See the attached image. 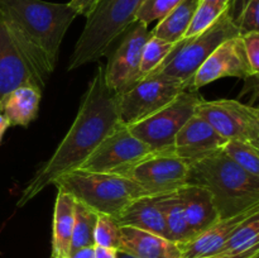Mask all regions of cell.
<instances>
[{
    "label": "cell",
    "mask_w": 259,
    "mask_h": 258,
    "mask_svg": "<svg viewBox=\"0 0 259 258\" xmlns=\"http://www.w3.org/2000/svg\"><path fill=\"white\" fill-rule=\"evenodd\" d=\"M120 225L116 220L110 215L98 212V220L94 229V245L118 250L120 248Z\"/></svg>",
    "instance_id": "cell-29"
},
{
    "label": "cell",
    "mask_w": 259,
    "mask_h": 258,
    "mask_svg": "<svg viewBox=\"0 0 259 258\" xmlns=\"http://www.w3.org/2000/svg\"><path fill=\"white\" fill-rule=\"evenodd\" d=\"M158 206L163 215L169 240L175 242L176 244H184L195 237L194 232L187 224L181 201H180L176 191L166 195H159Z\"/></svg>",
    "instance_id": "cell-24"
},
{
    "label": "cell",
    "mask_w": 259,
    "mask_h": 258,
    "mask_svg": "<svg viewBox=\"0 0 259 258\" xmlns=\"http://www.w3.org/2000/svg\"><path fill=\"white\" fill-rule=\"evenodd\" d=\"M201 100L199 90L186 89L163 108L126 126L153 152H167L171 149L180 129L195 115L196 106Z\"/></svg>",
    "instance_id": "cell-7"
},
{
    "label": "cell",
    "mask_w": 259,
    "mask_h": 258,
    "mask_svg": "<svg viewBox=\"0 0 259 258\" xmlns=\"http://www.w3.org/2000/svg\"><path fill=\"white\" fill-rule=\"evenodd\" d=\"M76 201L99 214L116 218L133 200L146 196V192L132 180L116 174H104L76 168L57 177L55 184Z\"/></svg>",
    "instance_id": "cell-5"
},
{
    "label": "cell",
    "mask_w": 259,
    "mask_h": 258,
    "mask_svg": "<svg viewBox=\"0 0 259 258\" xmlns=\"http://www.w3.org/2000/svg\"><path fill=\"white\" fill-rule=\"evenodd\" d=\"M120 248L137 258H182L180 247L167 238L132 227H120Z\"/></svg>",
    "instance_id": "cell-18"
},
{
    "label": "cell",
    "mask_w": 259,
    "mask_h": 258,
    "mask_svg": "<svg viewBox=\"0 0 259 258\" xmlns=\"http://www.w3.org/2000/svg\"><path fill=\"white\" fill-rule=\"evenodd\" d=\"M114 219L120 227L137 228L169 239L163 215L158 206V196L146 195L133 200Z\"/></svg>",
    "instance_id": "cell-19"
},
{
    "label": "cell",
    "mask_w": 259,
    "mask_h": 258,
    "mask_svg": "<svg viewBox=\"0 0 259 258\" xmlns=\"http://www.w3.org/2000/svg\"><path fill=\"white\" fill-rule=\"evenodd\" d=\"M237 35H240L239 30L233 23L227 7L217 22L205 32L177 42L166 60L149 75L162 73L172 76L185 81L190 88L192 77L206 58L223 42Z\"/></svg>",
    "instance_id": "cell-6"
},
{
    "label": "cell",
    "mask_w": 259,
    "mask_h": 258,
    "mask_svg": "<svg viewBox=\"0 0 259 258\" xmlns=\"http://www.w3.org/2000/svg\"><path fill=\"white\" fill-rule=\"evenodd\" d=\"M95 258H116V249L95 245Z\"/></svg>",
    "instance_id": "cell-35"
},
{
    "label": "cell",
    "mask_w": 259,
    "mask_h": 258,
    "mask_svg": "<svg viewBox=\"0 0 259 258\" xmlns=\"http://www.w3.org/2000/svg\"><path fill=\"white\" fill-rule=\"evenodd\" d=\"M68 258H95V245L80 248L76 252L71 253Z\"/></svg>",
    "instance_id": "cell-34"
},
{
    "label": "cell",
    "mask_w": 259,
    "mask_h": 258,
    "mask_svg": "<svg viewBox=\"0 0 259 258\" xmlns=\"http://www.w3.org/2000/svg\"><path fill=\"white\" fill-rule=\"evenodd\" d=\"M116 258H137V257H134V255H132V254H129V253L124 252V250L118 249V250H116Z\"/></svg>",
    "instance_id": "cell-38"
},
{
    "label": "cell",
    "mask_w": 259,
    "mask_h": 258,
    "mask_svg": "<svg viewBox=\"0 0 259 258\" xmlns=\"http://www.w3.org/2000/svg\"><path fill=\"white\" fill-rule=\"evenodd\" d=\"M225 9L224 8L217 7V5L209 4V3H205L202 0H200L199 7L195 10L194 17H192L189 28H187L186 33H185L184 39L195 37V35L205 32L207 28H210L217 22L218 18L223 14V12Z\"/></svg>",
    "instance_id": "cell-30"
},
{
    "label": "cell",
    "mask_w": 259,
    "mask_h": 258,
    "mask_svg": "<svg viewBox=\"0 0 259 258\" xmlns=\"http://www.w3.org/2000/svg\"><path fill=\"white\" fill-rule=\"evenodd\" d=\"M116 175L132 180L147 195L159 196L186 185L189 163L171 152H151Z\"/></svg>",
    "instance_id": "cell-9"
},
{
    "label": "cell",
    "mask_w": 259,
    "mask_h": 258,
    "mask_svg": "<svg viewBox=\"0 0 259 258\" xmlns=\"http://www.w3.org/2000/svg\"><path fill=\"white\" fill-rule=\"evenodd\" d=\"M195 114L206 120L224 139H239L259 147V109L239 100H204Z\"/></svg>",
    "instance_id": "cell-10"
},
{
    "label": "cell",
    "mask_w": 259,
    "mask_h": 258,
    "mask_svg": "<svg viewBox=\"0 0 259 258\" xmlns=\"http://www.w3.org/2000/svg\"><path fill=\"white\" fill-rule=\"evenodd\" d=\"M190 89L185 81L162 73L146 76L124 93L118 94L119 121L132 125L147 118Z\"/></svg>",
    "instance_id": "cell-8"
},
{
    "label": "cell",
    "mask_w": 259,
    "mask_h": 258,
    "mask_svg": "<svg viewBox=\"0 0 259 258\" xmlns=\"http://www.w3.org/2000/svg\"><path fill=\"white\" fill-rule=\"evenodd\" d=\"M144 0H99L88 17L85 28L76 42L67 70L95 62L108 53L114 42L136 22Z\"/></svg>",
    "instance_id": "cell-4"
},
{
    "label": "cell",
    "mask_w": 259,
    "mask_h": 258,
    "mask_svg": "<svg viewBox=\"0 0 259 258\" xmlns=\"http://www.w3.org/2000/svg\"><path fill=\"white\" fill-rule=\"evenodd\" d=\"M223 77L255 78L245 56L242 35H237L223 42L192 77L190 89L199 90L202 86Z\"/></svg>",
    "instance_id": "cell-13"
},
{
    "label": "cell",
    "mask_w": 259,
    "mask_h": 258,
    "mask_svg": "<svg viewBox=\"0 0 259 258\" xmlns=\"http://www.w3.org/2000/svg\"><path fill=\"white\" fill-rule=\"evenodd\" d=\"M118 123V94L106 85L104 67L100 66L89 83L67 134L23 190L17 206H24L46 187L55 184L61 175L78 168Z\"/></svg>",
    "instance_id": "cell-1"
},
{
    "label": "cell",
    "mask_w": 259,
    "mask_h": 258,
    "mask_svg": "<svg viewBox=\"0 0 259 258\" xmlns=\"http://www.w3.org/2000/svg\"><path fill=\"white\" fill-rule=\"evenodd\" d=\"M202 2L205 3H209V4H212V5H217V7H220V8H227L228 7V3H229V0H202Z\"/></svg>",
    "instance_id": "cell-37"
},
{
    "label": "cell",
    "mask_w": 259,
    "mask_h": 258,
    "mask_svg": "<svg viewBox=\"0 0 259 258\" xmlns=\"http://www.w3.org/2000/svg\"><path fill=\"white\" fill-rule=\"evenodd\" d=\"M225 142L206 120L195 114L180 129L168 152L191 164L222 149Z\"/></svg>",
    "instance_id": "cell-15"
},
{
    "label": "cell",
    "mask_w": 259,
    "mask_h": 258,
    "mask_svg": "<svg viewBox=\"0 0 259 258\" xmlns=\"http://www.w3.org/2000/svg\"><path fill=\"white\" fill-rule=\"evenodd\" d=\"M200 258H219L218 255H211V257H200Z\"/></svg>",
    "instance_id": "cell-39"
},
{
    "label": "cell",
    "mask_w": 259,
    "mask_h": 258,
    "mask_svg": "<svg viewBox=\"0 0 259 258\" xmlns=\"http://www.w3.org/2000/svg\"><path fill=\"white\" fill-rule=\"evenodd\" d=\"M222 151L253 176L259 177V147L239 139H229L222 147Z\"/></svg>",
    "instance_id": "cell-27"
},
{
    "label": "cell",
    "mask_w": 259,
    "mask_h": 258,
    "mask_svg": "<svg viewBox=\"0 0 259 258\" xmlns=\"http://www.w3.org/2000/svg\"><path fill=\"white\" fill-rule=\"evenodd\" d=\"M199 4L200 0H182L166 17L158 20V24L149 32L152 37L174 45L184 39L185 33Z\"/></svg>",
    "instance_id": "cell-23"
},
{
    "label": "cell",
    "mask_w": 259,
    "mask_h": 258,
    "mask_svg": "<svg viewBox=\"0 0 259 258\" xmlns=\"http://www.w3.org/2000/svg\"><path fill=\"white\" fill-rule=\"evenodd\" d=\"M53 211L52 258H68L73 228L75 199L63 189L57 187Z\"/></svg>",
    "instance_id": "cell-21"
},
{
    "label": "cell",
    "mask_w": 259,
    "mask_h": 258,
    "mask_svg": "<svg viewBox=\"0 0 259 258\" xmlns=\"http://www.w3.org/2000/svg\"><path fill=\"white\" fill-rule=\"evenodd\" d=\"M152 151L119 121L110 133L86 157L78 168L104 174H118L124 167L138 161Z\"/></svg>",
    "instance_id": "cell-11"
},
{
    "label": "cell",
    "mask_w": 259,
    "mask_h": 258,
    "mask_svg": "<svg viewBox=\"0 0 259 258\" xmlns=\"http://www.w3.org/2000/svg\"><path fill=\"white\" fill-rule=\"evenodd\" d=\"M96 220H98V212L83 205L82 202L75 200L70 254L80 248L94 245V229H95Z\"/></svg>",
    "instance_id": "cell-25"
},
{
    "label": "cell",
    "mask_w": 259,
    "mask_h": 258,
    "mask_svg": "<svg viewBox=\"0 0 259 258\" xmlns=\"http://www.w3.org/2000/svg\"><path fill=\"white\" fill-rule=\"evenodd\" d=\"M120 45L115 48L104 68L106 85L115 94H121L141 80L142 51L149 38L148 25L136 20L123 33Z\"/></svg>",
    "instance_id": "cell-12"
},
{
    "label": "cell",
    "mask_w": 259,
    "mask_h": 258,
    "mask_svg": "<svg viewBox=\"0 0 259 258\" xmlns=\"http://www.w3.org/2000/svg\"><path fill=\"white\" fill-rule=\"evenodd\" d=\"M219 258H259V211L245 218L230 234Z\"/></svg>",
    "instance_id": "cell-22"
},
{
    "label": "cell",
    "mask_w": 259,
    "mask_h": 258,
    "mask_svg": "<svg viewBox=\"0 0 259 258\" xmlns=\"http://www.w3.org/2000/svg\"><path fill=\"white\" fill-rule=\"evenodd\" d=\"M176 192L181 201L187 224L195 235L204 232L220 219L214 197L207 189L197 185L186 184Z\"/></svg>",
    "instance_id": "cell-17"
},
{
    "label": "cell",
    "mask_w": 259,
    "mask_h": 258,
    "mask_svg": "<svg viewBox=\"0 0 259 258\" xmlns=\"http://www.w3.org/2000/svg\"><path fill=\"white\" fill-rule=\"evenodd\" d=\"M182 0H144L137 12L136 20L151 24L154 20H161L174 10Z\"/></svg>",
    "instance_id": "cell-31"
},
{
    "label": "cell",
    "mask_w": 259,
    "mask_h": 258,
    "mask_svg": "<svg viewBox=\"0 0 259 258\" xmlns=\"http://www.w3.org/2000/svg\"><path fill=\"white\" fill-rule=\"evenodd\" d=\"M0 17L30 65L47 81L61 43L77 13L70 4L43 0H0Z\"/></svg>",
    "instance_id": "cell-2"
},
{
    "label": "cell",
    "mask_w": 259,
    "mask_h": 258,
    "mask_svg": "<svg viewBox=\"0 0 259 258\" xmlns=\"http://www.w3.org/2000/svg\"><path fill=\"white\" fill-rule=\"evenodd\" d=\"M245 56L250 68L255 75L259 73V32H250L242 35Z\"/></svg>",
    "instance_id": "cell-32"
},
{
    "label": "cell",
    "mask_w": 259,
    "mask_h": 258,
    "mask_svg": "<svg viewBox=\"0 0 259 258\" xmlns=\"http://www.w3.org/2000/svg\"><path fill=\"white\" fill-rule=\"evenodd\" d=\"M175 45L174 43L166 42V40H162L159 38L149 35L148 40L146 42L143 51H142L141 66H139L141 80L143 77H146V76H148L151 72H153L166 60L167 56L174 50Z\"/></svg>",
    "instance_id": "cell-28"
},
{
    "label": "cell",
    "mask_w": 259,
    "mask_h": 258,
    "mask_svg": "<svg viewBox=\"0 0 259 258\" xmlns=\"http://www.w3.org/2000/svg\"><path fill=\"white\" fill-rule=\"evenodd\" d=\"M42 91L32 86H22L10 91L0 101V111L10 126H27L37 118Z\"/></svg>",
    "instance_id": "cell-20"
},
{
    "label": "cell",
    "mask_w": 259,
    "mask_h": 258,
    "mask_svg": "<svg viewBox=\"0 0 259 258\" xmlns=\"http://www.w3.org/2000/svg\"><path fill=\"white\" fill-rule=\"evenodd\" d=\"M228 12L240 35L259 32V0H229Z\"/></svg>",
    "instance_id": "cell-26"
},
{
    "label": "cell",
    "mask_w": 259,
    "mask_h": 258,
    "mask_svg": "<svg viewBox=\"0 0 259 258\" xmlns=\"http://www.w3.org/2000/svg\"><path fill=\"white\" fill-rule=\"evenodd\" d=\"M257 211H259V209L250 210V211L227 218V219H219L214 224L210 225L207 229H205L204 232L195 235L191 240L184 243V244H177L181 250L182 258H200L217 255L224 247V244L229 239L230 234L234 232L235 228L245 218Z\"/></svg>",
    "instance_id": "cell-16"
},
{
    "label": "cell",
    "mask_w": 259,
    "mask_h": 258,
    "mask_svg": "<svg viewBox=\"0 0 259 258\" xmlns=\"http://www.w3.org/2000/svg\"><path fill=\"white\" fill-rule=\"evenodd\" d=\"M32 86L42 91L46 81L27 60L0 17V101L10 91Z\"/></svg>",
    "instance_id": "cell-14"
},
{
    "label": "cell",
    "mask_w": 259,
    "mask_h": 258,
    "mask_svg": "<svg viewBox=\"0 0 259 258\" xmlns=\"http://www.w3.org/2000/svg\"><path fill=\"white\" fill-rule=\"evenodd\" d=\"M9 123H8V120L5 119V116L3 115V113L0 111V142H2L3 137H4V133L7 132V129L9 128Z\"/></svg>",
    "instance_id": "cell-36"
},
{
    "label": "cell",
    "mask_w": 259,
    "mask_h": 258,
    "mask_svg": "<svg viewBox=\"0 0 259 258\" xmlns=\"http://www.w3.org/2000/svg\"><path fill=\"white\" fill-rule=\"evenodd\" d=\"M98 2L99 0H71L68 4L76 10L77 15H83V17L88 18L93 13Z\"/></svg>",
    "instance_id": "cell-33"
},
{
    "label": "cell",
    "mask_w": 259,
    "mask_h": 258,
    "mask_svg": "<svg viewBox=\"0 0 259 258\" xmlns=\"http://www.w3.org/2000/svg\"><path fill=\"white\" fill-rule=\"evenodd\" d=\"M186 184L211 192L220 219L259 209V177L238 166L222 149L189 164Z\"/></svg>",
    "instance_id": "cell-3"
}]
</instances>
